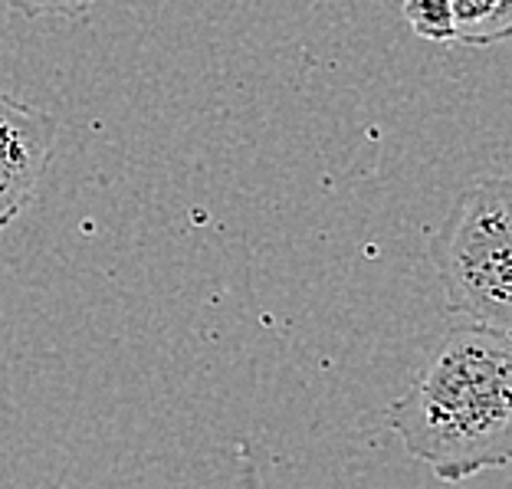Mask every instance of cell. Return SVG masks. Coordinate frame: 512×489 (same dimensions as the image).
I'll return each mask as SVG.
<instances>
[{
  "label": "cell",
  "instance_id": "6",
  "mask_svg": "<svg viewBox=\"0 0 512 489\" xmlns=\"http://www.w3.org/2000/svg\"><path fill=\"white\" fill-rule=\"evenodd\" d=\"M7 10L27 17V20H46V17H83L102 0H0Z\"/></svg>",
  "mask_w": 512,
  "mask_h": 489
},
{
  "label": "cell",
  "instance_id": "5",
  "mask_svg": "<svg viewBox=\"0 0 512 489\" xmlns=\"http://www.w3.org/2000/svg\"><path fill=\"white\" fill-rule=\"evenodd\" d=\"M401 14L417 37L427 43H457L453 0H401Z\"/></svg>",
  "mask_w": 512,
  "mask_h": 489
},
{
  "label": "cell",
  "instance_id": "1",
  "mask_svg": "<svg viewBox=\"0 0 512 489\" xmlns=\"http://www.w3.org/2000/svg\"><path fill=\"white\" fill-rule=\"evenodd\" d=\"M391 430L444 483L512 463V335L460 322L398 401Z\"/></svg>",
  "mask_w": 512,
  "mask_h": 489
},
{
  "label": "cell",
  "instance_id": "3",
  "mask_svg": "<svg viewBox=\"0 0 512 489\" xmlns=\"http://www.w3.org/2000/svg\"><path fill=\"white\" fill-rule=\"evenodd\" d=\"M56 145V119L0 89V230L37 194Z\"/></svg>",
  "mask_w": 512,
  "mask_h": 489
},
{
  "label": "cell",
  "instance_id": "4",
  "mask_svg": "<svg viewBox=\"0 0 512 489\" xmlns=\"http://www.w3.org/2000/svg\"><path fill=\"white\" fill-rule=\"evenodd\" d=\"M457 43L496 46L512 40V0H453Z\"/></svg>",
  "mask_w": 512,
  "mask_h": 489
},
{
  "label": "cell",
  "instance_id": "2",
  "mask_svg": "<svg viewBox=\"0 0 512 489\" xmlns=\"http://www.w3.org/2000/svg\"><path fill=\"white\" fill-rule=\"evenodd\" d=\"M450 312L512 335V174L480 178L457 197L430 240Z\"/></svg>",
  "mask_w": 512,
  "mask_h": 489
}]
</instances>
